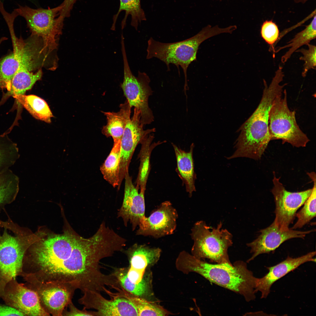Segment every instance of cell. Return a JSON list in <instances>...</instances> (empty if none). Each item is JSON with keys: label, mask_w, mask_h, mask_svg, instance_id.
I'll use <instances>...</instances> for the list:
<instances>
[{"label": "cell", "mask_w": 316, "mask_h": 316, "mask_svg": "<svg viewBox=\"0 0 316 316\" xmlns=\"http://www.w3.org/2000/svg\"><path fill=\"white\" fill-rule=\"evenodd\" d=\"M120 108L116 112H102L106 117L107 123L103 127L102 132L107 137H111L114 143L121 141L126 124L130 118L131 108L127 100L120 104Z\"/></svg>", "instance_id": "ffe728a7"}, {"label": "cell", "mask_w": 316, "mask_h": 316, "mask_svg": "<svg viewBox=\"0 0 316 316\" xmlns=\"http://www.w3.org/2000/svg\"><path fill=\"white\" fill-rule=\"evenodd\" d=\"M128 171L124 178L123 199L117 215L118 217L122 219L126 226L129 222L132 225V230L134 231L145 217V191L138 192L139 189L133 184Z\"/></svg>", "instance_id": "ac0fdd59"}, {"label": "cell", "mask_w": 316, "mask_h": 316, "mask_svg": "<svg viewBox=\"0 0 316 316\" xmlns=\"http://www.w3.org/2000/svg\"><path fill=\"white\" fill-rule=\"evenodd\" d=\"M178 214L169 201L162 203L149 217L143 219L136 235L159 238L173 234L176 227Z\"/></svg>", "instance_id": "9a60e30c"}, {"label": "cell", "mask_w": 316, "mask_h": 316, "mask_svg": "<svg viewBox=\"0 0 316 316\" xmlns=\"http://www.w3.org/2000/svg\"><path fill=\"white\" fill-rule=\"evenodd\" d=\"M0 297L6 305L25 316H49L42 307L37 292L12 279L0 286Z\"/></svg>", "instance_id": "4fadbf2b"}, {"label": "cell", "mask_w": 316, "mask_h": 316, "mask_svg": "<svg viewBox=\"0 0 316 316\" xmlns=\"http://www.w3.org/2000/svg\"><path fill=\"white\" fill-rule=\"evenodd\" d=\"M140 118V111L134 108L133 116L128 120L121 140L119 187L129 171L130 163L137 145L147 135L155 131L154 128L144 130Z\"/></svg>", "instance_id": "2e32d148"}, {"label": "cell", "mask_w": 316, "mask_h": 316, "mask_svg": "<svg viewBox=\"0 0 316 316\" xmlns=\"http://www.w3.org/2000/svg\"><path fill=\"white\" fill-rule=\"evenodd\" d=\"M261 36L270 45L271 49L273 45L278 40L279 30L277 25L272 20L264 21L261 26Z\"/></svg>", "instance_id": "836d02e7"}, {"label": "cell", "mask_w": 316, "mask_h": 316, "mask_svg": "<svg viewBox=\"0 0 316 316\" xmlns=\"http://www.w3.org/2000/svg\"><path fill=\"white\" fill-rule=\"evenodd\" d=\"M284 76L281 69L275 72L268 86L263 79L264 88L262 97L256 109L242 126L231 159L245 157L260 159L271 140L268 131L269 111L275 99L282 93L287 84L280 85Z\"/></svg>", "instance_id": "7a4b0ae2"}, {"label": "cell", "mask_w": 316, "mask_h": 316, "mask_svg": "<svg viewBox=\"0 0 316 316\" xmlns=\"http://www.w3.org/2000/svg\"><path fill=\"white\" fill-rule=\"evenodd\" d=\"M161 250L145 244L135 243L126 251L129 260V268L145 272L149 265L156 262L160 256Z\"/></svg>", "instance_id": "44dd1931"}, {"label": "cell", "mask_w": 316, "mask_h": 316, "mask_svg": "<svg viewBox=\"0 0 316 316\" xmlns=\"http://www.w3.org/2000/svg\"><path fill=\"white\" fill-rule=\"evenodd\" d=\"M145 272L131 269L129 267L127 272V277L131 283L137 284L140 282L143 279Z\"/></svg>", "instance_id": "d590c367"}, {"label": "cell", "mask_w": 316, "mask_h": 316, "mask_svg": "<svg viewBox=\"0 0 316 316\" xmlns=\"http://www.w3.org/2000/svg\"><path fill=\"white\" fill-rule=\"evenodd\" d=\"M121 142L114 143L109 154L100 167L105 180L114 187L119 186Z\"/></svg>", "instance_id": "4316f807"}, {"label": "cell", "mask_w": 316, "mask_h": 316, "mask_svg": "<svg viewBox=\"0 0 316 316\" xmlns=\"http://www.w3.org/2000/svg\"><path fill=\"white\" fill-rule=\"evenodd\" d=\"M27 0L30 1H31L32 3H33L34 4H37V3H39V2H38L39 0Z\"/></svg>", "instance_id": "74e56055"}, {"label": "cell", "mask_w": 316, "mask_h": 316, "mask_svg": "<svg viewBox=\"0 0 316 316\" xmlns=\"http://www.w3.org/2000/svg\"><path fill=\"white\" fill-rule=\"evenodd\" d=\"M18 176L9 169L0 172V210L15 200L19 190Z\"/></svg>", "instance_id": "d4e9b609"}, {"label": "cell", "mask_w": 316, "mask_h": 316, "mask_svg": "<svg viewBox=\"0 0 316 316\" xmlns=\"http://www.w3.org/2000/svg\"><path fill=\"white\" fill-rule=\"evenodd\" d=\"M105 257L103 246L96 237L54 242L23 264L22 276L27 283H68L84 293L101 291L107 275L101 271Z\"/></svg>", "instance_id": "6da1fadb"}, {"label": "cell", "mask_w": 316, "mask_h": 316, "mask_svg": "<svg viewBox=\"0 0 316 316\" xmlns=\"http://www.w3.org/2000/svg\"><path fill=\"white\" fill-rule=\"evenodd\" d=\"M6 227L15 236L9 234L5 228L0 235V286L20 276L25 254L34 241L32 235L27 234L13 222Z\"/></svg>", "instance_id": "8992f818"}, {"label": "cell", "mask_w": 316, "mask_h": 316, "mask_svg": "<svg viewBox=\"0 0 316 316\" xmlns=\"http://www.w3.org/2000/svg\"><path fill=\"white\" fill-rule=\"evenodd\" d=\"M127 268H116L112 273L122 288L127 291L138 297L142 296L147 293L148 285L143 279L140 283L135 284L129 280L127 276Z\"/></svg>", "instance_id": "1f68e13d"}, {"label": "cell", "mask_w": 316, "mask_h": 316, "mask_svg": "<svg viewBox=\"0 0 316 316\" xmlns=\"http://www.w3.org/2000/svg\"><path fill=\"white\" fill-rule=\"evenodd\" d=\"M63 8L61 4L48 9H34L19 5L15 9L18 16L25 20L32 35L42 38L41 51L46 56L57 47L56 37L61 33L63 26L64 20L60 17Z\"/></svg>", "instance_id": "ba28073f"}, {"label": "cell", "mask_w": 316, "mask_h": 316, "mask_svg": "<svg viewBox=\"0 0 316 316\" xmlns=\"http://www.w3.org/2000/svg\"><path fill=\"white\" fill-rule=\"evenodd\" d=\"M7 39L6 37H2L0 38V44L3 41Z\"/></svg>", "instance_id": "f35d334b"}, {"label": "cell", "mask_w": 316, "mask_h": 316, "mask_svg": "<svg viewBox=\"0 0 316 316\" xmlns=\"http://www.w3.org/2000/svg\"><path fill=\"white\" fill-rule=\"evenodd\" d=\"M315 230L313 229L302 231L290 228L287 230H282L273 221L269 226L260 230V234L256 239L247 244L250 248V253L252 254L247 262L253 260L260 255L274 251L288 240L295 238L304 239L307 235Z\"/></svg>", "instance_id": "e0dca14e"}, {"label": "cell", "mask_w": 316, "mask_h": 316, "mask_svg": "<svg viewBox=\"0 0 316 316\" xmlns=\"http://www.w3.org/2000/svg\"><path fill=\"white\" fill-rule=\"evenodd\" d=\"M176 159L177 167L181 178L184 183L187 192L191 197L195 191V178L194 169L193 153V145L190 150L186 152L173 144Z\"/></svg>", "instance_id": "603a6c76"}, {"label": "cell", "mask_w": 316, "mask_h": 316, "mask_svg": "<svg viewBox=\"0 0 316 316\" xmlns=\"http://www.w3.org/2000/svg\"><path fill=\"white\" fill-rule=\"evenodd\" d=\"M20 154L17 144L7 134L0 135V172L9 169L19 159Z\"/></svg>", "instance_id": "f546056e"}, {"label": "cell", "mask_w": 316, "mask_h": 316, "mask_svg": "<svg viewBox=\"0 0 316 316\" xmlns=\"http://www.w3.org/2000/svg\"><path fill=\"white\" fill-rule=\"evenodd\" d=\"M68 310L65 308L63 313L62 316H95L94 311H89L83 308L82 310L78 309L73 304L71 303L67 306Z\"/></svg>", "instance_id": "e575fe53"}, {"label": "cell", "mask_w": 316, "mask_h": 316, "mask_svg": "<svg viewBox=\"0 0 316 316\" xmlns=\"http://www.w3.org/2000/svg\"><path fill=\"white\" fill-rule=\"evenodd\" d=\"M13 47V52L0 59V88L11 89L12 79L22 65L31 71L36 66V51L32 38L26 41L18 38L14 32L10 33Z\"/></svg>", "instance_id": "30bf717a"}, {"label": "cell", "mask_w": 316, "mask_h": 316, "mask_svg": "<svg viewBox=\"0 0 316 316\" xmlns=\"http://www.w3.org/2000/svg\"><path fill=\"white\" fill-rule=\"evenodd\" d=\"M222 226L221 222L216 227L202 220L195 223L190 234L193 241L192 255L211 263L232 264L228 251L233 243L232 235L227 230L222 229Z\"/></svg>", "instance_id": "5b68a950"}, {"label": "cell", "mask_w": 316, "mask_h": 316, "mask_svg": "<svg viewBox=\"0 0 316 316\" xmlns=\"http://www.w3.org/2000/svg\"><path fill=\"white\" fill-rule=\"evenodd\" d=\"M307 45L308 47V49L302 48L298 49L296 51L300 52L303 55V56L300 57L299 59L304 62L303 71L302 73V76L303 77L306 76L309 70L315 69L316 66V46L309 43Z\"/></svg>", "instance_id": "d6a6232c"}, {"label": "cell", "mask_w": 316, "mask_h": 316, "mask_svg": "<svg viewBox=\"0 0 316 316\" xmlns=\"http://www.w3.org/2000/svg\"><path fill=\"white\" fill-rule=\"evenodd\" d=\"M307 0H295V1L297 2L305 3Z\"/></svg>", "instance_id": "ab89813d"}, {"label": "cell", "mask_w": 316, "mask_h": 316, "mask_svg": "<svg viewBox=\"0 0 316 316\" xmlns=\"http://www.w3.org/2000/svg\"><path fill=\"white\" fill-rule=\"evenodd\" d=\"M178 262L183 269L196 273L210 282L239 294L247 302L255 299L257 278L243 261L237 260L233 264L213 263L183 251Z\"/></svg>", "instance_id": "3957f363"}, {"label": "cell", "mask_w": 316, "mask_h": 316, "mask_svg": "<svg viewBox=\"0 0 316 316\" xmlns=\"http://www.w3.org/2000/svg\"><path fill=\"white\" fill-rule=\"evenodd\" d=\"M315 252L313 251L300 257L293 258L288 256L284 260L273 266L267 267L268 272L261 278H257L255 292L260 291L261 298H266L272 285L276 281L299 266L308 262H315Z\"/></svg>", "instance_id": "d6986e66"}, {"label": "cell", "mask_w": 316, "mask_h": 316, "mask_svg": "<svg viewBox=\"0 0 316 316\" xmlns=\"http://www.w3.org/2000/svg\"><path fill=\"white\" fill-rule=\"evenodd\" d=\"M140 0H120L119 8L117 13L113 17V23L111 30H115L116 22L120 12H125V17L121 23V29H123L126 24V21L128 15L131 16V25L137 30L139 24L142 21L146 20V18L145 12L142 8Z\"/></svg>", "instance_id": "484cf974"}, {"label": "cell", "mask_w": 316, "mask_h": 316, "mask_svg": "<svg viewBox=\"0 0 316 316\" xmlns=\"http://www.w3.org/2000/svg\"><path fill=\"white\" fill-rule=\"evenodd\" d=\"M25 285L37 293L41 304L48 313L62 316L66 308L71 303L76 287L68 283L48 282L26 283Z\"/></svg>", "instance_id": "7c38bea8"}, {"label": "cell", "mask_w": 316, "mask_h": 316, "mask_svg": "<svg viewBox=\"0 0 316 316\" xmlns=\"http://www.w3.org/2000/svg\"><path fill=\"white\" fill-rule=\"evenodd\" d=\"M121 44L124 76L121 87L130 107H133L139 110L142 124H150L154 120L152 112L148 104L149 97L152 94L149 85L150 79L145 73L140 71L137 76L133 75L128 63L125 43L122 42Z\"/></svg>", "instance_id": "9c48e42d"}, {"label": "cell", "mask_w": 316, "mask_h": 316, "mask_svg": "<svg viewBox=\"0 0 316 316\" xmlns=\"http://www.w3.org/2000/svg\"><path fill=\"white\" fill-rule=\"evenodd\" d=\"M107 293L111 299L105 298L100 293L88 291L83 293L78 302L84 308L96 310L95 316H138L137 309L130 300L109 290Z\"/></svg>", "instance_id": "5bb4252c"}, {"label": "cell", "mask_w": 316, "mask_h": 316, "mask_svg": "<svg viewBox=\"0 0 316 316\" xmlns=\"http://www.w3.org/2000/svg\"><path fill=\"white\" fill-rule=\"evenodd\" d=\"M268 131L271 140H281L296 147H305L310 141L300 129L296 118V112L291 111L287 103L286 89L274 100L269 113Z\"/></svg>", "instance_id": "52a82bcc"}, {"label": "cell", "mask_w": 316, "mask_h": 316, "mask_svg": "<svg viewBox=\"0 0 316 316\" xmlns=\"http://www.w3.org/2000/svg\"><path fill=\"white\" fill-rule=\"evenodd\" d=\"M316 16H314L312 21L307 25L303 30L297 33L286 45L278 48L274 51L275 53L287 48L290 47L289 50L281 58V61L284 63L290 58L294 52L302 46L307 45L312 40L316 38Z\"/></svg>", "instance_id": "83f0119b"}, {"label": "cell", "mask_w": 316, "mask_h": 316, "mask_svg": "<svg viewBox=\"0 0 316 316\" xmlns=\"http://www.w3.org/2000/svg\"><path fill=\"white\" fill-rule=\"evenodd\" d=\"M19 105L25 108L35 118L47 123L51 122L53 116L46 102L34 95H20L14 97Z\"/></svg>", "instance_id": "cb8c5ba5"}, {"label": "cell", "mask_w": 316, "mask_h": 316, "mask_svg": "<svg viewBox=\"0 0 316 316\" xmlns=\"http://www.w3.org/2000/svg\"><path fill=\"white\" fill-rule=\"evenodd\" d=\"M0 316H25L17 309L0 303Z\"/></svg>", "instance_id": "8d00e7d4"}, {"label": "cell", "mask_w": 316, "mask_h": 316, "mask_svg": "<svg viewBox=\"0 0 316 316\" xmlns=\"http://www.w3.org/2000/svg\"><path fill=\"white\" fill-rule=\"evenodd\" d=\"M229 27L220 28L218 26L212 27L208 25L197 34L183 41L173 43L161 42L150 37L147 42L146 59H158L164 62L170 70L171 63L176 65L179 71V66L183 69L185 82L184 89L187 88V71L189 65L196 60L197 54L200 44L206 39L224 33H229Z\"/></svg>", "instance_id": "277c9868"}, {"label": "cell", "mask_w": 316, "mask_h": 316, "mask_svg": "<svg viewBox=\"0 0 316 316\" xmlns=\"http://www.w3.org/2000/svg\"><path fill=\"white\" fill-rule=\"evenodd\" d=\"M307 174L313 182L312 192L302 208L296 213V217L298 219L291 228L293 229L303 227L316 217V174L314 172H312L307 173Z\"/></svg>", "instance_id": "f1b7e54d"}, {"label": "cell", "mask_w": 316, "mask_h": 316, "mask_svg": "<svg viewBox=\"0 0 316 316\" xmlns=\"http://www.w3.org/2000/svg\"><path fill=\"white\" fill-rule=\"evenodd\" d=\"M273 187L271 192L275 205V218L274 222L281 229H289L293 223L297 210L310 195L312 188L300 192L287 191L273 172Z\"/></svg>", "instance_id": "8fae6325"}, {"label": "cell", "mask_w": 316, "mask_h": 316, "mask_svg": "<svg viewBox=\"0 0 316 316\" xmlns=\"http://www.w3.org/2000/svg\"><path fill=\"white\" fill-rule=\"evenodd\" d=\"M118 295L130 300L138 312V316H163L166 314L162 308L152 304L145 299L134 295L122 288L119 291Z\"/></svg>", "instance_id": "4dcf8cb0"}, {"label": "cell", "mask_w": 316, "mask_h": 316, "mask_svg": "<svg viewBox=\"0 0 316 316\" xmlns=\"http://www.w3.org/2000/svg\"><path fill=\"white\" fill-rule=\"evenodd\" d=\"M42 74L41 69L33 73L26 66H21L12 79L10 90L4 94L0 104H2L10 96L14 98L24 95L27 91L30 89L35 83L41 79Z\"/></svg>", "instance_id": "7402d4cb"}]
</instances>
